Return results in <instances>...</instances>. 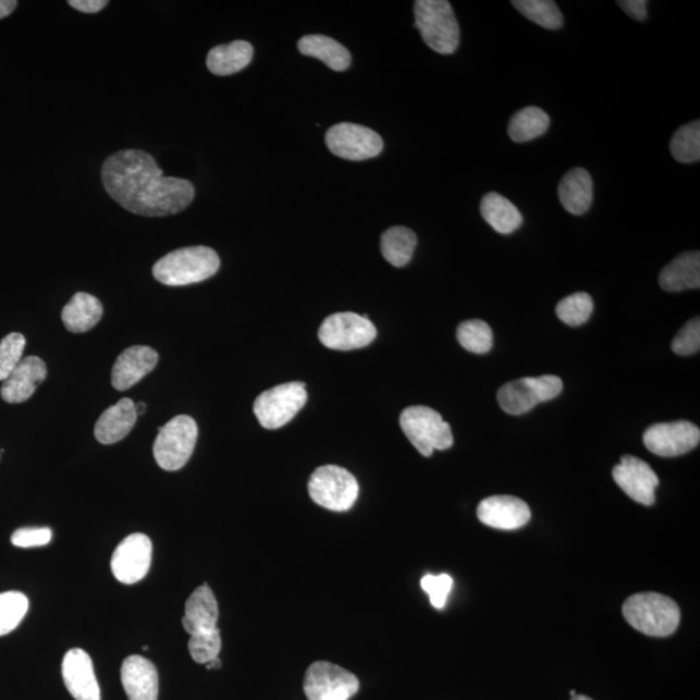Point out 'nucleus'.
<instances>
[{
  "label": "nucleus",
  "mask_w": 700,
  "mask_h": 700,
  "mask_svg": "<svg viewBox=\"0 0 700 700\" xmlns=\"http://www.w3.org/2000/svg\"><path fill=\"white\" fill-rule=\"evenodd\" d=\"M593 298L586 292H577V294L564 297L556 305V316L570 328H579V326L588 322L591 315H593Z\"/></svg>",
  "instance_id": "nucleus-34"
},
{
  "label": "nucleus",
  "mask_w": 700,
  "mask_h": 700,
  "mask_svg": "<svg viewBox=\"0 0 700 700\" xmlns=\"http://www.w3.org/2000/svg\"><path fill=\"white\" fill-rule=\"evenodd\" d=\"M16 0H0V20L10 16L17 7Z\"/></svg>",
  "instance_id": "nucleus-43"
},
{
  "label": "nucleus",
  "mask_w": 700,
  "mask_h": 700,
  "mask_svg": "<svg viewBox=\"0 0 700 700\" xmlns=\"http://www.w3.org/2000/svg\"><path fill=\"white\" fill-rule=\"evenodd\" d=\"M207 665L208 670H220L222 667V663L220 661V658L213 659L212 662H209Z\"/></svg>",
  "instance_id": "nucleus-44"
},
{
  "label": "nucleus",
  "mask_w": 700,
  "mask_h": 700,
  "mask_svg": "<svg viewBox=\"0 0 700 700\" xmlns=\"http://www.w3.org/2000/svg\"><path fill=\"white\" fill-rule=\"evenodd\" d=\"M618 7L636 22H644L648 19V2L646 0H623L617 2Z\"/></svg>",
  "instance_id": "nucleus-41"
},
{
  "label": "nucleus",
  "mask_w": 700,
  "mask_h": 700,
  "mask_svg": "<svg viewBox=\"0 0 700 700\" xmlns=\"http://www.w3.org/2000/svg\"><path fill=\"white\" fill-rule=\"evenodd\" d=\"M217 622H219V603L213 590L204 584L195 589L186 602L185 616L182 618L183 628L189 636L207 634L217 629Z\"/></svg>",
  "instance_id": "nucleus-21"
},
{
  "label": "nucleus",
  "mask_w": 700,
  "mask_h": 700,
  "mask_svg": "<svg viewBox=\"0 0 700 700\" xmlns=\"http://www.w3.org/2000/svg\"><path fill=\"white\" fill-rule=\"evenodd\" d=\"M512 4L523 16L549 30H558L563 26L560 7L553 0H513Z\"/></svg>",
  "instance_id": "nucleus-31"
},
{
  "label": "nucleus",
  "mask_w": 700,
  "mask_h": 700,
  "mask_svg": "<svg viewBox=\"0 0 700 700\" xmlns=\"http://www.w3.org/2000/svg\"><path fill=\"white\" fill-rule=\"evenodd\" d=\"M137 418L133 400L122 398L101 414L95 425V438L105 445L119 443L131 433Z\"/></svg>",
  "instance_id": "nucleus-22"
},
{
  "label": "nucleus",
  "mask_w": 700,
  "mask_h": 700,
  "mask_svg": "<svg viewBox=\"0 0 700 700\" xmlns=\"http://www.w3.org/2000/svg\"><path fill=\"white\" fill-rule=\"evenodd\" d=\"M74 10L84 13H98L108 4L107 0H70L67 2Z\"/></svg>",
  "instance_id": "nucleus-42"
},
{
  "label": "nucleus",
  "mask_w": 700,
  "mask_h": 700,
  "mask_svg": "<svg viewBox=\"0 0 700 700\" xmlns=\"http://www.w3.org/2000/svg\"><path fill=\"white\" fill-rule=\"evenodd\" d=\"M573 700H593V699H590V698H588L586 696H576V697L573 698Z\"/></svg>",
  "instance_id": "nucleus-46"
},
{
  "label": "nucleus",
  "mask_w": 700,
  "mask_h": 700,
  "mask_svg": "<svg viewBox=\"0 0 700 700\" xmlns=\"http://www.w3.org/2000/svg\"><path fill=\"white\" fill-rule=\"evenodd\" d=\"M222 648L220 629L217 628L207 634L194 635L189 638V655L196 663L208 664L219 658Z\"/></svg>",
  "instance_id": "nucleus-37"
},
{
  "label": "nucleus",
  "mask_w": 700,
  "mask_h": 700,
  "mask_svg": "<svg viewBox=\"0 0 700 700\" xmlns=\"http://www.w3.org/2000/svg\"><path fill=\"white\" fill-rule=\"evenodd\" d=\"M673 159L681 164H692L700 159V122L695 121L681 126L671 140Z\"/></svg>",
  "instance_id": "nucleus-32"
},
{
  "label": "nucleus",
  "mask_w": 700,
  "mask_h": 700,
  "mask_svg": "<svg viewBox=\"0 0 700 700\" xmlns=\"http://www.w3.org/2000/svg\"><path fill=\"white\" fill-rule=\"evenodd\" d=\"M318 337L330 349H361L376 340L377 329L367 316L349 311L336 312L324 319Z\"/></svg>",
  "instance_id": "nucleus-10"
},
{
  "label": "nucleus",
  "mask_w": 700,
  "mask_h": 700,
  "mask_svg": "<svg viewBox=\"0 0 700 700\" xmlns=\"http://www.w3.org/2000/svg\"><path fill=\"white\" fill-rule=\"evenodd\" d=\"M308 491L317 505L331 512H348L356 504L358 482L345 468L328 465L318 467L308 482Z\"/></svg>",
  "instance_id": "nucleus-6"
},
{
  "label": "nucleus",
  "mask_w": 700,
  "mask_h": 700,
  "mask_svg": "<svg viewBox=\"0 0 700 700\" xmlns=\"http://www.w3.org/2000/svg\"><path fill=\"white\" fill-rule=\"evenodd\" d=\"M562 390L563 382L558 377L521 378L502 386L498 400L502 410L512 416H521L536 405L558 397Z\"/></svg>",
  "instance_id": "nucleus-9"
},
{
  "label": "nucleus",
  "mask_w": 700,
  "mask_h": 700,
  "mask_svg": "<svg viewBox=\"0 0 700 700\" xmlns=\"http://www.w3.org/2000/svg\"><path fill=\"white\" fill-rule=\"evenodd\" d=\"M416 28L434 52L452 56L459 46V25L446 0H417L414 3Z\"/></svg>",
  "instance_id": "nucleus-4"
},
{
  "label": "nucleus",
  "mask_w": 700,
  "mask_h": 700,
  "mask_svg": "<svg viewBox=\"0 0 700 700\" xmlns=\"http://www.w3.org/2000/svg\"><path fill=\"white\" fill-rule=\"evenodd\" d=\"M29 601L20 591L0 594V637L11 634L28 613Z\"/></svg>",
  "instance_id": "nucleus-35"
},
{
  "label": "nucleus",
  "mask_w": 700,
  "mask_h": 700,
  "mask_svg": "<svg viewBox=\"0 0 700 700\" xmlns=\"http://www.w3.org/2000/svg\"><path fill=\"white\" fill-rule=\"evenodd\" d=\"M63 678L67 691L76 700H101L97 676L90 655L81 649L66 652L63 661Z\"/></svg>",
  "instance_id": "nucleus-17"
},
{
  "label": "nucleus",
  "mask_w": 700,
  "mask_h": 700,
  "mask_svg": "<svg viewBox=\"0 0 700 700\" xmlns=\"http://www.w3.org/2000/svg\"><path fill=\"white\" fill-rule=\"evenodd\" d=\"M400 426L423 457H431L434 451H446L454 443L451 426L431 407H407L401 413Z\"/></svg>",
  "instance_id": "nucleus-5"
},
{
  "label": "nucleus",
  "mask_w": 700,
  "mask_h": 700,
  "mask_svg": "<svg viewBox=\"0 0 700 700\" xmlns=\"http://www.w3.org/2000/svg\"><path fill=\"white\" fill-rule=\"evenodd\" d=\"M307 401L305 383H285L262 392L255 401L254 412L263 428L277 430L294 419Z\"/></svg>",
  "instance_id": "nucleus-8"
},
{
  "label": "nucleus",
  "mask_w": 700,
  "mask_h": 700,
  "mask_svg": "<svg viewBox=\"0 0 700 700\" xmlns=\"http://www.w3.org/2000/svg\"><path fill=\"white\" fill-rule=\"evenodd\" d=\"M550 118L541 108L527 107L513 115L509 120L507 133L516 143L531 142L540 138L548 132Z\"/></svg>",
  "instance_id": "nucleus-30"
},
{
  "label": "nucleus",
  "mask_w": 700,
  "mask_h": 700,
  "mask_svg": "<svg viewBox=\"0 0 700 700\" xmlns=\"http://www.w3.org/2000/svg\"><path fill=\"white\" fill-rule=\"evenodd\" d=\"M326 145L339 158L349 161H364L382 153V137L371 128L342 122L332 126L326 134Z\"/></svg>",
  "instance_id": "nucleus-12"
},
{
  "label": "nucleus",
  "mask_w": 700,
  "mask_h": 700,
  "mask_svg": "<svg viewBox=\"0 0 700 700\" xmlns=\"http://www.w3.org/2000/svg\"><path fill=\"white\" fill-rule=\"evenodd\" d=\"M254 47L247 40H234L229 45L213 47L209 51L207 65L216 76H231L250 64Z\"/></svg>",
  "instance_id": "nucleus-25"
},
{
  "label": "nucleus",
  "mask_w": 700,
  "mask_h": 700,
  "mask_svg": "<svg viewBox=\"0 0 700 700\" xmlns=\"http://www.w3.org/2000/svg\"><path fill=\"white\" fill-rule=\"evenodd\" d=\"M457 339L466 351L477 355H486L493 346L491 326L480 319L462 322L457 330Z\"/></svg>",
  "instance_id": "nucleus-33"
},
{
  "label": "nucleus",
  "mask_w": 700,
  "mask_h": 700,
  "mask_svg": "<svg viewBox=\"0 0 700 700\" xmlns=\"http://www.w3.org/2000/svg\"><path fill=\"white\" fill-rule=\"evenodd\" d=\"M298 51L305 57L323 61L330 70L344 72L352 64L351 52L337 40L326 36H305L298 40Z\"/></svg>",
  "instance_id": "nucleus-28"
},
{
  "label": "nucleus",
  "mask_w": 700,
  "mask_h": 700,
  "mask_svg": "<svg viewBox=\"0 0 700 700\" xmlns=\"http://www.w3.org/2000/svg\"><path fill=\"white\" fill-rule=\"evenodd\" d=\"M558 196L563 208L570 214L587 213L593 202V180L588 170H569L560 183Z\"/></svg>",
  "instance_id": "nucleus-23"
},
{
  "label": "nucleus",
  "mask_w": 700,
  "mask_h": 700,
  "mask_svg": "<svg viewBox=\"0 0 700 700\" xmlns=\"http://www.w3.org/2000/svg\"><path fill=\"white\" fill-rule=\"evenodd\" d=\"M576 696H577V695H576V691H575V690L570 691V697H573V698H574V697H576Z\"/></svg>",
  "instance_id": "nucleus-47"
},
{
  "label": "nucleus",
  "mask_w": 700,
  "mask_h": 700,
  "mask_svg": "<svg viewBox=\"0 0 700 700\" xmlns=\"http://www.w3.org/2000/svg\"><path fill=\"white\" fill-rule=\"evenodd\" d=\"M121 681L128 700H158L159 673L153 663L140 655L125 659L121 668Z\"/></svg>",
  "instance_id": "nucleus-20"
},
{
  "label": "nucleus",
  "mask_w": 700,
  "mask_h": 700,
  "mask_svg": "<svg viewBox=\"0 0 700 700\" xmlns=\"http://www.w3.org/2000/svg\"><path fill=\"white\" fill-rule=\"evenodd\" d=\"M659 284L667 292L698 290L700 287V254L679 255L662 270Z\"/></svg>",
  "instance_id": "nucleus-24"
},
{
  "label": "nucleus",
  "mask_w": 700,
  "mask_h": 700,
  "mask_svg": "<svg viewBox=\"0 0 700 700\" xmlns=\"http://www.w3.org/2000/svg\"><path fill=\"white\" fill-rule=\"evenodd\" d=\"M52 539L50 528H20L11 537V542L17 548H39L49 545Z\"/></svg>",
  "instance_id": "nucleus-40"
},
{
  "label": "nucleus",
  "mask_w": 700,
  "mask_h": 700,
  "mask_svg": "<svg viewBox=\"0 0 700 700\" xmlns=\"http://www.w3.org/2000/svg\"><path fill=\"white\" fill-rule=\"evenodd\" d=\"M531 509L525 501L513 495H493L480 502L478 518L488 527L514 531L528 525Z\"/></svg>",
  "instance_id": "nucleus-16"
},
{
  "label": "nucleus",
  "mask_w": 700,
  "mask_h": 700,
  "mask_svg": "<svg viewBox=\"0 0 700 700\" xmlns=\"http://www.w3.org/2000/svg\"><path fill=\"white\" fill-rule=\"evenodd\" d=\"M197 441L196 421L188 416H179L159 428L153 444V455L165 471H179L192 458Z\"/></svg>",
  "instance_id": "nucleus-7"
},
{
  "label": "nucleus",
  "mask_w": 700,
  "mask_h": 700,
  "mask_svg": "<svg viewBox=\"0 0 700 700\" xmlns=\"http://www.w3.org/2000/svg\"><path fill=\"white\" fill-rule=\"evenodd\" d=\"M480 212L489 226L502 235L515 233L523 223L519 209L498 193H489L482 197Z\"/></svg>",
  "instance_id": "nucleus-27"
},
{
  "label": "nucleus",
  "mask_w": 700,
  "mask_h": 700,
  "mask_svg": "<svg viewBox=\"0 0 700 700\" xmlns=\"http://www.w3.org/2000/svg\"><path fill=\"white\" fill-rule=\"evenodd\" d=\"M613 477L629 499L644 506L655 504L659 479L644 460L634 455H624L621 464L614 468Z\"/></svg>",
  "instance_id": "nucleus-15"
},
{
  "label": "nucleus",
  "mask_w": 700,
  "mask_h": 700,
  "mask_svg": "<svg viewBox=\"0 0 700 700\" xmlns=\"http://www.w3.org/2000/svg\"><path fill=\"white\" fill-rule=\"evenodd\" d=\"M26 339L17 332L7 335L0 342V382H4L15 367L22 363Z\"/></svg>",
  "instance_id": "nucleus-36"
},
{
  "label": "nucleus",
  "mask_w": 700,
  "mask_h": 700,
  "mask_svg": "<svg viewBox=\"0 0 700 700\" xmlns=\"http://www.w3.org/2000/svg\"><path fill=\"white\" fill-rule=\"evenodd\" d=\"M623 615L631 627L651 637H668L678 628L681 611L672 598L659 593H638L628 598Z\"/></svg>",
  "instance_id": "nucleus-3"
},
{
  "label": "nucleus",
  "mask_w": 700,
  "mask_h": 700,
  "mask_svg": "<svg viewBox=\"0 0 700 700\" xmlns=\"http://www.w3.org/2000/svg\"><path fill=\"white\" fill-rule=\"evenodd\" d=\"M159 363V353L149 346H132L121 353L112 370V385L126 391L140 382Z\"/></svg>",
  "instance_id": "nucleus-18"
},
{
  "label": "nucleus",
  "mask_w": 700,
  "mask_h": 700,
  "mask_svg": "<svg viewBox=\"0 0 700 700\" xmlns=\"http://www.w3.org/2000/svg\"><path fill=\"white\" fill-rule=\"evenodd\" d=\"M700 430L688 420L671 421L651 426L643 434V443L659 457H678L699 445Z\"/></svg>",
  "instance_id": "nucleus-13"
},
{
  "label": "nucleus",
  "mask_w": 700,
  "mask_h": 700,
  "mask_svg": "<svg viewBox=\"0 0 700 700\" xmlns=\"http://www.w3.org/2000/svg\"><path fill=\"white\" fill-rule=\"evenodd\" d=\"M421 589L430 595L431 604L434 609L443 610L446 604L447 595L453 588L451 576L443 574L439 576L426 575L420 581Z\"/></svg>",
  "instance_id": "nucleus-39"
},
{
  "label": "nucleus",
  "mask_w": 700,
  "mask_h": 700,
  "mask_svg": "<svg viewBox=\"0 0 700 700\" xmlns=\"http://www.w3.org/2000/svg\"><path fill=\"white\" fill-rule=\"evenodd\" d=\"M152 562V542L148 536L134 533L127 536L115 548L111 567L112 573L120 582L132 586L145 579Z\"/></svg>",
  "instance_id": "nucleus-14"
},
{
  "label": "nucleus",
  "mask_w": 700,
  "mask_h": 700,
  "mask_svg": "<svg viewBox=\"0 0 700 700\" xmlns=\"http://www.w3.org/2000/svg\"><path fill=\"white\" fill-rule=\"evenodd\" d=\"M103 305L93 295L78 292L61 312L65 329L74 334L90 331L100 322Z\"/></svg>",
  "instance_id": "nucleus-26"
},
{
  "label": "nucleus",
  "mask_w": 700,
  "mask_h": 700,
  "mask_svg": "<svg viewBox=\"0 0 700 700\" xmlns=\"http://www.w3.org/2000/svg\"><path fill=\"white\" fill-rule=\"evenodd\" d=\"M417 244L418 237L414 231L404 226H394L382 235L380 249L392 267L404 268L412 261Z\"/></svg>",
  "instance_id": "nucleus-29"
},
{
  "label": "nucleus",
  "mask_w": 700,
  "mask_h": 700,
  "mask_svg": "<svg viewBox=\"0 0 700 700\" xmlns=\"http://www.w3.org/2000/svg\"><path fill=\"white\" fill-rule=\"evenodd\" d=\"M101 181L115 202L138 216L176 214L195 197L192 182L165 176L152 156L140 149L111 155L101 167Z\"/></svg>",
  "instance_id": "nucleus-1"
},
{
  "label": "nucleus",
  "mask_w": 700,
  "mask_h": 700,
  "mask_svg": "<svg viewBox=\"0 0 700 700\" xmlns=\"http://www.w3.org/2000/svg\"><path fill=\"white\" fill-rule=\"evenodd\" d=\"M147 410V405L145 403H139L135 404V412H137V416H143Z\"/></svg>",
  "instance_id": "nucleus-45"
},
{
  "label": "nucleus",
  "mask_w": 700,
  "mask_h": 700,
  "mask_svg": "<svg viewBox=\"0 0 700 700\" xmlns=\"http://www.w3.org/2000/svg\"><path fill=\"white\" fill-rule=\"evenodd\" d=\"M220 257L209 247L196 246L173 250L155 263L156 281L172 287L209 280L220 269Z\"/></svg>",
  "instance_id": "nucleus-2"
},
{
  "label": "nucleus",
  "mask_w": 700,
  "mask_h": 700,
  "mask_svg": "<svg viewBox=\"0 0 700 700\" xmlns=\"http://www.w3.org/2000/svg\"><path fill=\"white\" fill-rule=\"evenodd\" d=\"M700 349V319L692 318L673 339L672 351L678 356L696 355Z\"/></svg>",
  "instance_id": "nucleus-38"
},
{
  "label": "nucleus",
  "mask_w": 700,
  "mask_h": 700,
  "mask_svg": "<svg viewBox=\"0 0 700 700\" xmlns=\"http://www.w3.org/2000/svg\"><path fill=\"white\" fill-rule=\"evenodd\" d=\"M47 378V366L39 357H26L22 359L15 370L3 382L2 398L9 404H22L28 401L38 385Z\"/></svg>",
  "instance_id": "nucleus-19"
},
{
  "label": "nucleus",
  "mask_w": 700,
  "mask_h": 700,
  "mask_svg": "<svg viewBox=\"0 0 700 700\" xmlns=\"http://www.w3.org/2000/svg\"><path fill=\"white\" fill-rule=\"evenodd\" d=\"M358 689V678L336 664L316 662L305 673L304 691L308 700H349Z\"/></svg>",
  "instance_id": "nucleus-11"
}]
</instances>
